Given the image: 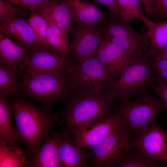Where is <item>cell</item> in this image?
<instances>
[{
	"label": "cell",
	"instance_id": "cell-1",
	"mask_svg": "<svg viewBox=\"0 0 167 167\" xmlns=\"http://www.w3.org/2000/svg\"><path fill=\"white\" fill-rule=\"evenodd\" d=\"M11 101L14 131L17 140L26 147L29 157L50 135L60 114L36 106L22 96L12 98Z\"/></svg>",
	"mask_w": 167,
	"mask_h": 167
},
{
	"label": "cell",
	"instance_id": "cell-2",
	"mask_svg": "<svg viewBox=\"0 0 167 167\" xmlns=\"http://www.w3.org/2000/svg\"><path fill=\"white\" fill-rule=\"evenodd\" d=\"M112 102L107 94H70L60 113L63 131L73 137L79 131L108 117L116 108Z\"/></svg>",
	"mask_w": 167,
	"mask_h": 167
},
{
	"label": "cell",
	"instance_id": "cell-3",
	"mask_svg": "<svg viewBox=\"0 0 167 167\" xmlns=\"http://www.w3.org/2000/svg\"><path fill=\"white\" fill-rule=\"evenodd\" d=\"M65 73L70 94H107L110 87L117 80L97 58L95 53L78 62H71Z\"/></svg>",
	"mask_w": 167,
	"mask_h": 167
},
{
	"label": "cell",
	"instance_id": "cell-4",
	"mask_svg": "<svg viewBox=\"0 0 167 167\" xmlns=\"http://www.w3.org/2000/svg\"><path fill=\"white\" fill-rule=\"evenodd\" d=\"M21 96L40 102L44 108L51 111V105L56 102L64 104L70 93L65 72L19 75Z\"/></svg>",
	"mask_w": 167,
	"mask_h": 167
},
{
	"label": "cell",
	"instance_id": "cell-5",
	"mask_svg": "<svg viewBox=\"0 0 167 167\" xmlns=\"http://www.w3.org/2000/svg\"><path fill=\"white\" fill-rule=\"evenodd\" d=\"M156 81L148 54L134 59L110 87L108 95L113 101H128L143 95Z\"/></svg>",
	"mask_w": 167,
	"mask_h": 167
},
{
	"label": "cell",
	"instance_id": "cell-6",
	"mask_svg": "<svg viewBox=\"0 0 167 167\" xmlns=\"http://www.w3.org/2000/svg\"><path fill=\"white\" fill-rule=\"evenodd\" d=\"M163 108L158 96L147 93L134 100L120 102L117 110L122 125L135 137L154 122Z\"/></svg>",
	"mask_w": 167,
	"mask_h": 167
},
{
	"label": "cell",
	"instance_id": "cell-7",
	"mask_svg": "<svg viewBox=\"0 0 167 167\" xmlns=\"http://www.w3.org/2000/svg\"><path fill=\"white\" fill-rule=\"evenodd\" d=\"M112 16L105 18L100 25L105 39L120 46L134 59L148 54L147 33H138L130 21H122Z\"/></svg>",
	"mask_w": 167,
	"mask_h": 167
},
{
	"label": "cell",
	"instance_id": "cell-8",
	"mask_svg": "<svg viewBox=\"0 0 167 167\" xmlns=\"http://www.w3.org/2000/svg\"><path fill=\"white\" fill-rule=\"evenodd\" d=\"M135 136L123 125L92 147V159L97 167H118L131 147Z\"/></svg>",
	"mask_w": 167,
	"mask_h": 167
},
{
	"label": "cell",
	"instance_id": "cell-9",
	"mask_svg": "<svg viewBox=\"0 0 167 167\" xmlns=\"http://www.w3.org/2000/svg\"><path fill=\"white\" fill-rule=\"evenodd\" d=\"M71 61L50 45L31 50L20 64L18 70L27 74L64 72Z\"/></svg>",
	"mask_w": 167,
	"mask_h": 167
},
{
	"label": "cell",
	"instance_id": "cell-10",
	"mask_svg": "<svg viewBox=\"0 0 167 167\" xmlns=\"http://www.w3.org/2000/svg\"><path fill=\"white\" fill-rule=\"evenodd\" d=\"M70 33L72 37L70 45V60L74 63L94 53L105 39L100 25L97 23L79 24L72 26Z\"/></svg>",
	"mask_w": 167,
	"mask_h": 167
},
{
	"label": "cell",
	"instance_id": "cell-11",
	"mask_svg": "<svg viewBox=\"0 0 167 167\" xmlns=\"http://www.w3.org/2000/svg\"><path fill=\"white\" fill-rule=\"evenodd\" d=\"M132 145L151 158L165 161L167 167V131L156 123L135 137Z\"/></svg>",
	"mask_w": 167,
	"mask_h": 167
},
{
	"label": "cell",
	"instance_id": "cell-12",
	"mask_svg": "<svg viewBox=\"0 0 167 167\" xmlns=\"http://www.w3.org/2000/svg\"><path fill=\"white\" fill-rule=\"evenodd\" d=\"M122 125L116 107L114 111L109 116L79 131L73 137L75 142L79 147H92L101 142Z\"/></svg>",
	"mask_w": 167,
	"mask_h": 167
},
{
	"label": "cell",
	"instance_id": "cell-13",
	"mask_svg": "<svg viewBox=\"0 0 167 167\" xmlns=\"http://www.w3.org/2000/svg\"><path fill=\"white\" fill-rule=\"evenodd\" d=\"M97 58L117 79L134 59L121 47L105 39L95 52Z\"/></svg>",
	"mask_w": 167,
	"mask_h": 167
},
{
	"label": "cell",
	"instance_id": "cell-14",
	"mask_svg": "<svg viewBox=\"0 0 167 167\" xmlns=\"http://www.w3.org/2000/svg\"><path fill=\"white\" fill-rule=\"evenodd\" d=\"M25 16H19L1 21L0 32L14 39L21 45L31 50L41 46L37 38Z\"/></svg>",
	"mask_w": 167,
	"mask_h": 167
},
{
	"label": "cell",
	"instance_id": "cell-15",
	"mask_svg": "<svg viewBox=\"0 0 167 167\" xmlns=\"http://www.w3.org/2000/svg\"><path fill=\"white\" fill-rule=\"evenodd\" d=\"M59 134L53 131L47 139L29 157L25 166L28 167L62 166L58 154Z\"/></svg>",
	"mask_w": 167,
	"mask_h": 167
},
{
	"label": "cell",
	"instance_id": "cell-16",
	"mask_svg": "<svg viewBox=\"0 0 167 167\" xmlns=\"http://www.w3.org/2000/svg\"><path fill=\"white\" fill-rule=\"evenodd\" d=\"M78 146L74 138L63 131L59 134L58 154L62 164L67 167H82L87 165L88 159L92 156L87 151Z\"/></svg>",
	"mask_w": 167,
	"mask_h": 167
},
{
	"label": "cell",
	"instance_id": "cell-17",
	"mask_svg": "<svg viewBox=\"0 0 167 167\" xmlns=\"http://www.w3.org/2000/svg\"><path fill=\"white\" fill-rule=\"evenodd\" d=\"M44 18L54 22L62 30L67 40L75 17L72 10L62 3L50 0L36 11Z\"/></svg>",
	"mask_w": 167,
	"mask_h": 167
},
{
	"label": "cell",
	"instance_id": "cell-18",
	"mask_svg": "<svg viewBox=\"0 0 167 167\" xmlns=\"http://www.w3.org/2000/svg\"><path fill=\"white\" fill-rule=\"evenodd\" d=\"M30 50L0 32V67L18 72L20 64Z\"/></svg>",
	"mask_w": 167,
	"mask_h": 167
},
{
	"label": "cell",
	"instance_id": "cell-19",
	"mask_svg": "<svg viewBox=\"0 0 167 167\" xmlns=\"http://www.w3.org/2000/svg\"><path fill=\"white\" fill-rule=\"evenodd\" d=\"M6 96L0 93V141L6 143L12 149L16 150L19 147L17 145L18 140L11 123L13 109Z\"/></svg>",
	"mask_w": 167,
	"mask_h": 167
},
{
	"label": "cell",
	"instance_id": "cell-20",
	"mask_svg": "<svg viewBox=\"0 0 167 167\" xmlns=\"http://www.w3.org/2000/svg\"><path fill=\"white\" fill-rule=\"evenodd\" d=\"M72 10L78 22L97 23L105 18V13L95 5L82 0H66L61 3Z\"/></svg>",
	"mask_w": 167,
	"mask_h": 167
},
{
	"label": "cell",
	"instance_id": "cell-21",
	"mask_svg": "<svg viewBox=\"0 0 167 167\" xmlns=\"http://www.w3.org/2000/svg\"><path fill=\"white\" fill-rule=\"evenodd\" d=\"M147 27L149 44L148 53L151 56L167 45V21L155 22L150 20Z\"/></svg>",
	"mask_w": 167,
	"mask_h": 167
},
{
	"label": "cell",
	"instance_id": "cell-22",
	"mask_svg": "<svg viewBox=\"0 0 167 167\" xmlns=\"http://www.w3.org/2000/svg\"><path fill=\"white\" fill-rule=\"evenodd\" d=\"M160 160L151 158L132 145L128 150L118 167H166Z\"/></svg>",
	"mask_w": 167,
	"mask_h": 167
},
{
	"label": "cell",
	"instance_id": "cell-23",
	"mask_svg": "<svg viewBox=\"0 0 167 167\" xmlns=\"http://www.w3.org/2000/svg\"><path fill=\"white\" fill-rule=\"evenodd\" d=\"M45 19L47 25V39L48 43L70 60L71 54L69 41L62 30L54 22L50 19Z\"/></svg>",
	"mask_w": 167,
	"mask_h": 167
},
{
	"label": "cell",
	"instance_id": "cell-24",
	"mask_svg": "<svg viewBox=\"0 0 167 167\" xmlns=\"http://www.w3.org/2000/svg\"><path fill=\"white\" fill-rule=\"evenodd\" d=\"M120 14V20L130 21L136 19L142 20L147 26L150 20L144 14L139 0H117Z\"/></svg>",
	"mask_w": 167,
	"mask_h": 167
},
{
	"label": "cell",
	"instance_id": "cell-25",
	"mask_svg": "<svg viewBox=\"0 0 167 167\" xmlns=\"http://www.w3.org/2000/svg\"><path fill=\"white\" fill-rule=\"evenodd\" d=\"M0 167H21L27 160L19 147L16 150L10 148L6 142L0 141Z\"/></svg>",
	"mask_w": 167,
	"mask_h": 167
},
{
	"label": "cell",
	"instance_id": "cell-26",
	"mask_svg": "<svg viewBox=\"0 0 167 167\" xmlns=\"http://www.w3.org/2000/svg\"><path fill=\"white\" fill-rule=\"evenodd\" d=\"M19 72L0 67V93L7 96H17L20 92Z\"/></svg>",
	"mask_w": 167,
	"mask_h": 167
},
{
	"label": "cell",
	"instance_id": "cell-27",
	"mask_svg": "<svg viewBox=\"0 0 167 167\" xmlns=\"http://www.w3.org/2000/svg\"><path fill=\"white\" fill-rule=\"evenodd\" d=\"M26 20L36 34L40 45L49 46V44L47 39V25L45 19L39 12L36 11L32 13Z\"/></svg>",
	"mask_w": 167,
	"mask_h": 167
},
{
	"label": "cell",
	"instance_id": "cell-28",
	"mask_svg": "<svg viewBox=\"0 0 167 167\" xmlns=\"http://www.w3.org/2000/svg\"><path fill=\"white\" fill-rule=\"evenodd\" d=\"M150 58V63L157 85L167 83V60Z\"/></svg>",
	"mask_w": 167,
	"mask_h": 167
},
{
	"label": "cell",
	"instance_id": "cell-29",
	"mask_svg": "<svg viewBox=\"0 0 167 167\" xmlns=\"http://www.w3.org/2000/svg\"><path fill=\"white\" fill-rule=\"evenodd\" d=\"M21 6L19 7L13 6L7 2L0 1V20L2 21L13 17L25 16L28 14L24 8Z\"/></svg>",
	"mask_w": 167,
	"mask_h": 167
},
{
	"label": "cell",
	"instance_id": "cell-30",
	"mask_svg": "<svg viewBox=\"0 0 167 167\" xmlns=\"http://www.w3.org/2000/svg\"><path fill=\"white\" fill-rule=\"evenodd\" d=\"M151 16L154 19L161 21L167 18V0H151Z\"/></svg>",
	"mask_w": 167,
	"mask_h": 167
},
{
	"label": "cell",
	"instance_id": "cell-31",
	"mask_svg": "<svg viewBox=\"0 0 167 167\" xmlns=\"http://www.w3.org/2000/svg\"><path fill=\"white\" fill-rule=\"evenodd\" d=\"M96 2L107 7L112 16L120 19V14L117 0H94Z\"/></svg>",
	"mask_w": 167,
	"mask_h": 167
},
{
	"label": "cell",
	"instance_id": "cell-32",
	"mask_svg": "<svg viewBox=\"0 0 167 167\" xmlns=\"http://www.w3.org/2000/svg\"><path fill=\"white\" fill-rule=\"evenodd\" d=\"M49 0H19L18 5L27 8L31 13L36 11Z\"/></svg>",
	"mask_w": 167,
	"mask_h": 167
},
{
	"label": "cell",
	"instance_id": "cell-33",
	"mask_svg": "<svg viewBox=\"0 0 167 167\" xmlns=\"http://www.w3.org/2000/svg\"><path fill=\"white\" fill-rule=\"evenodd\" d=\"M153 88L156 95L161 99L164 107L167 109V83L155 85Z\"/></svg>",
	"mask_w": 167,
	"mask_h": 167
},
{
	"label": "cell",
	"instance_id": "cell-34",
	"mask_svg": "<svg viewBox=\"0 0 167 167\" xmlns=\"http://www.w3.org/2000/svg\"><path fill=\"white\" fill-rule=\"evenodd\" d=\"M150 57L153 58L162 59L167 60V45Z\"/></svg>",
	"mask_w": 167,
	"mask_h": 167
},
{
	"label": "cell",
	"instance_id": "cell-35",
	"mask_svg": "<svg viewBox=\"0 0 167 167\" xmlns=\"http://www.w3.org/2000/svg\"><path fill=\"white\" fill-rule=\"evenodd\" d=\"M143 5L146 14L150 16L151 14V0H139Z\"/></svg>",
	"mask_w": 167,
	"mask_h": 167
},
{
	"label": "cell",
	"instance_id": "cell-36",
	"mask_svg": "<svg viewBox=\"0 0 167 167\" xmlns=\"http://www.w3.org/2000/svg\"><path fill=\"white\" fill-rule=\"evenodd\" d=\"M8 0L13 3L18 5L19 0Z\"/></svg>",
	"mask_w": 167,
	"mask_h": 167
},
{
	"label": "cell",
	"instance_id": "cell-37",
	"mask_svg": "<svg viewBox=\"0 0 167 167\" xmlns=\"http://www.w3.org/2000/svg\"><path fill=\"white\" fill-rule=\"evenodd\" d=\"M53 0L57 2H58L59 3H61L66 0Z\"/></svg>",
	"mask_w": 167,
	"mask_h": 167
}]
</instances>
